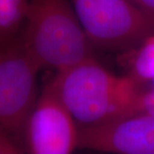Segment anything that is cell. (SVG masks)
Segmentation results:
<instances>
[{"mask_svg": "<svg viewBox=\"0 0 154 154\" xmlns=\"http://www.w3.org/2000/svg\"><path fill=\"white\" fill-rule=\"evenodd\" d=\"M79 126H94L134 114L143 87L119 76L94 57L57 71L50 82Z\"/></svg>", "mask_w": 154, "mask_h": 154, "instance_id": "1", "label": "cell"}, {"mask_svg": "<svg viewBox=\"0 0 154 154\" xmlns=\"http://www.w3.org/2000/svg\"><path fill=\"white\" fill-rule=\"evenodd\" d=\"M22 38L42 69L63 70L94 57L90 43L68 0H29Z\"/></svg>", "mask_w": 154, "mask_h": 154, "instance_id": "2", "label": "cell"}, {"mask_svg": "<svg viewBox=\"0 0 154 154\" xmlns=\"http://www.w3.org/2000/svg\"><path fill=\"white\" fill-rule=\"evenodd\" d=\"M93 46L128 51L154 33V17L129 0H71Z\"/></svg>", "mask_w": 154, "mask_h": 154, "instance_id": "3", "label": "cell"}, {"mask_svg": "<svg viewBox=\"0 0 154 154\" xmlns=\"http://www.w3.org/2000/svg\"><path fill=\"white\" fill-rule=\"evenodd\" d=\"M40 69L22 35L0 42V132L22 136L37 100L36 80Z\"/></svg>", "mask_w": 154, "mask_h": 154, "instance_id": "4", "label": "cell"}, {"mask_svg": "<svg viewBox=\"0 0 154 154\" xmlns=\"http://www.w3.org/2000/svg\"><path fill=\"white\" fill-rule=\"evenodd\" d=\"M22 135L29 153L69 154L78 147L79 127L50 82L36 100Z\"/></svg>", "mask_w": 154, "mask_h": 154, "instance_id": "5", "label": "cell"}, {"mask_svg": "<svg viewBox=\"0 0 154 154\" xmlns=\"http://www.w3.org/2000/svg\"><path fill=\"white\" fill-rule=\"evenodd\" d=\"M78 147L118 154H154V116L138 112L79 127Z\"/></svg>", "mask_w": 154, "mask_h": 154, "instance_id": "6", "label": "cell"}, {"mask_svg": "<svg viewBox=\"0 0 154 154\" xmlns=\"http://www.w3.org/2000/svg\"><path fill=\"white\" fill-rule=\"evenodd\" d=\"M127 52L128 75L142 87L154 79V33Z\"/></svg>", "mask_w": 154, "mask_h": 154, "instance_id": "7", "label": "cell"}, {"mask_svg": "<svg viewBox=\"0 0 154 154\" xmlns=\"http://www.w3.org/2000/svg\"><path fill=\"white\" fill-rule=\"evenodd\" d=\"M29 0H0V42L17 37L25 24Z\"/></svg>", "mask_w": 154, "mask_h": 154, "instance_id": "8", "label": "cell"}, {"mask_svg": "<svg viewBox=\"0 0 154 154\" xmlns=\"http://www.w3.org/2000/svg\"><path fill=\"white\" fill-rule=\"evenodd\" d=\"M142 112L154 116V91L143 88L138 97L134 113Z\"/></svg>", "mask_w": 154, "mask_h": 154, "instance_id": "9", "label": "cell"}, {"mask_svg": "<svg viewBox=\"0 0 154 154\" xmlns=\"http://www.w3.org/2000/svg\"><path fill=\"white\" fill-rule=\"evenodd\" d=\"M23 152L24 150L11 136L0 132V154H20Z\"/></svg>", "mask_w": 154, "mask_h": 154, "instance_id": "10", "label": "cell"}, {"mask_svg": "<svg viewBox=\"0 0 154 154\" xmlns=\"http://www.w3.org/2000/svg\"><path fill=\"white\" fill-rule=\"evenodd\" d=\"M141 11L154 17V0H129Z\"/></svg>", "mask_w": 154, "mask_h": 154, "instance_id": "11", "label": "cell"}]
</instances>
